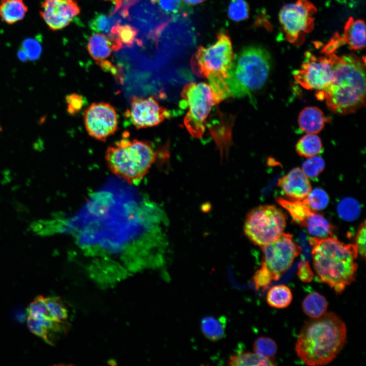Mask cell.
I'll return each instance as SVG.
<instances>
[{
    "mask_svg": "<svg viewBox=\"0 0 366 366\" xmlns=\"http://www.w3.org/2000/svg\"><path fill=\"white\" fill-rule=\"evenodd\" d=\"M333 80L325 88L317 91L318 100H325L329 110L346 115L355 112L365 105L364 60L354 54L327 55Z\"/></svg>",
    "mask_w": 366,
    "mask_h": 366,
    "instance_id": "1",
    "label": "cell"
},
{
    "mask_svg": "<svg viewBox=\"0 0 366 366\" xmlns=\"http://www.w3.org/2000/svg\"><path fill=\"white\" fill-rule=\"evenodd\" d=\"M346 337L345 323L334 313H325L305 323L298 336L295 351L307 365H325L341 352Z\"/></svg>",
    "mask_w": 366,
    "mask_h": 366,
    "instance_id": "2",
    "label": "cell"
},
{
    "mask_svg": "<svg viewBox=\"0 0 366 366\" xmlns=\"http://www.w3.org/2000/svg\"><path fill=\"white\" fill-rule=\"evenodd\" d=\"M309 242L319 280L341 293L355 279L358 254L356 245L344 244L332 236L309 237Z\"/></svg>",
    "mask_w": 366,
    "mask_h": 366,
    "instance_id": "3",
    "label": "cell"
},
{
    "mask_svg": "<svg viewBox=\"0 0 366 366\" xmlns=\"http://www.w3.org/2000/svg\"><path fill=\"white\" fill-rule=\"evenodd\" d=\"M105 158L113 174L137 185L149 171L157 154L150 142L125 137L107 147Z\"/></svg>",
    "mask_w": 366,
    "mask_h": 366,
    "instance_id": "4",
    "label": "cell"
},
{
    "mask_svg": "<svg viewBox=\"0 0 366 366\" xmlns=\"http://www.w3.org/2000/svg\"><path fill=\"white\" fill-rule=\"evenodd\" d=\"M234 56L230 38L222 32L218 34L213 44L207 47L199 46L191 58L193 71L208 80V84L221 101L230 97L227 80Z\"/></svg>",
    "mask_w": 366,
    "mask_h": 366,
    "instance_id": "5",
    "label": "cell"
},
{
    "mask_svg": "<svg viewBox=\"0 0 366 366\" xmlns=\"http://www.w3.org/2000/svg\"><path fill=\"white\" fill-rule=\"evenodd\" d=\"M271 68L269 53L258 46H249L234 58L227 85L230 97L243 98L261 88Z\"/></svg>",
    "mask_w": 366,
    "mask_h": 366,
    "instance_id": "6",
    "label": "cell"
},
{
    "mask_svg": "<svg viewBox=\"0 0 366 366\" xmlns=\"http://www.w3.org/2000/svg\"><path fill=\"white\" fill-rule=\"evenodd\" d=\"M181 97L180 107L188 110L184 125L192 136L201 138L205 132L207 116L212 108L222 101L209 84L202 82L186 85Z\"/></svg>",
    "mask_w": 366,
    "mask_h": 366,
    "instance_id": "7",
    "label": "cell"
},
{
    "mask_svg": "<svg viewBox=\"0 0 366 366\" xmlns=\"http://www.w3.org/2000/svg\"><path fill=\"white\" fill-rule=\"evenodd\" d=\"M285 214L274 205H260L247 215L243 230L245 235L260 247L278 237L286 226Z\"/></svg>",
    "mask_w": 366,
    "mask_h": 366,
    "instance_id": "8",
    "label": "cell"
},
{
    "mask_svg": "<svg viewBox=\"0 0 366 366\" xmlns=\"http://www.w3.org/2000/svg\"><path fill=\"white\" fill-rule=\"evenodd\" d=\"M317 11L310 0H297L282 8L279 20L288 42L295 46L303 43L306 35L314 28L313 16Z\"/></svg>",
    "mask_w": 366,
    "mask_h": 366,
    "instance_id": "9",
    "label": "cell"
},
{
    "mask_svg": "<svg viewBox=\"0 0 366 366\" xmlns=\"http://www.w3.org/2000/svg\"><path fill=\"white\" fill-rule=\"evenodd\" d=\"M262 262L270 271L273 281L278 280L291 266L301 249L288 233H282L271 242L261 247Z\"/></svg>",
    "mask_w": 366,
    "mask_h": 366,
    "instance_id": "10",
    "label": "cell"
},
{
    "mask_svg": "<svg viewBox=\"0 0 366 366\" xmlns=\"http://www.w3.org/2000/svg\"><path fill=\"white\" fill-rule=\"evenodd\" d=\"M296 81L307 89L317 91L327 87L333 80V68L329 57L316 56L308 51L300 68L294 71Z\"/></svg>",
    "mask_w": 366,
    "mask_h": 366,
    "instance_id": "11",
    "label": "cell"
},
{
    "mask_svg": "<svg viewBox=\"0 0 366 366\" xmlns=\"http://www.w3.org/2000/svg\"><path fill=\"white\" fill-rule=\"evenodd\" d=\"M83 121L88 134L99 141H105L118 128L117 112L109 103H93L87 107Z\"/></svg>",
    "mask_w": 366,
    "mask_h": 366,
    "instance_id": "12",
    "label": "cell"
},
{
    "mask_svg": "<svg viewBox=\"0 0 366 366\" xmlns=\"http://www.w3.org/2000/svg\"><path fill=\"white\" fill-rule=\"evenodd\" d=\"M125 114L137 129L158 126L171 116L170 111L152 96L132 97Z\"/></svg>",
    "mask_w": 366,
    "mask_h": 366,
    "instance_id": "13",
    "label": "cell"
},
{
    "mask_svg": "<svg viewBox=\"0 0 366 366\" xmlns=\"http://www.w3.org/2000/svg\"><path fill=\"white\" fill-rule=\"evenodd\" d=\"M79 13L74 0H44L40 15L49 27L55 30L67 26Z\"/></svg>",
    "mask_w": 366,
    "mask_h": 366,
    "instance_id": "14",
    "label": "cell"
},
{
    "mask_svg": "<svg viewBox=\"0 0 366 366\" xmlns=\"http://www.w3.org/2000/svg\"><path fill=\"white\" fill-rule=\"evenodd\" d=\"M278 186L291 200H302L312 190L309 177L299 167L279 179Z\"/></svg>",
    "mask_w": 366,
    "mask_h": 366,
    "instance_id": "15",
    "label": "cell"
},
{
    "mask_svg": "<svg viewBox=\"0 0 366 366\" xmlns=\"http://www.w3.org/2000/svg\"><path fill=\"white\" fill-rule=\"evenodd\" d=\"M66 323L45 319L27 317L29 330L50 345H53L59 335L66 330Z\"/></svg>",
    "mask_w": 366,
    "mask_h": 366,
    "instance_id": "16",
    "label": "cell"
},
{
    "mask_svg": "<svg viewBox=\"0 0 366 366\" xmlns=\"http://www.w3.org/2000/svg\"><path fill=\"white\" fill-rule=\"evenodd\" d=\"M342 39L344 43H347L354 50L364 48L365 46V25L364 21L349 17L345 24Z\"/></svg>",
    "mask_w": 366,
    "mask_h": 366,
    "instance_id": "17",
    "label": "cell"
},
{
    "mask_svg": "<svg viewBox=\"0 0 366 366\" xmlns=\"http://www.w3.org/2000/svg\"><path fill=\"white\" fill-rule=\"evenodd\" d=\"M327 118L318 107H307L303 109L298 116V125L302 131L307 134H316L320 132Z\"/></svg>",
    "mask_w": 366,
    "mask_h": 366,
    "instance_id": "18",
    "label": "cell"
},
{
    "mask_svg": "<svg viewBox=\"0 0 366 366\" xmlns=\"http://www.w3.org/2000/svg\"><path fill=\"white\" fill-rule=\"evenodd\" d=\"M87 49L93 58L99 62L110 56L114 50V46L108 36L97 33L90 37Z\"/></svg>",
    "mask_w": 366,
    "mask_h": 366,
    "instance_id": "19",
    "label": "cell"
},
{
    "mask_svg": "<svg viewBox=\"0 0 366 366\" xmlns=\"http://www.w3.org/2000/svg\"><path fill=\"white\" fill-rule=\"evenodd\" d=\"M277 201L289 212L294 222L304 227L309 217L315 211L311 208L304 199L288 200L279 198Z\"/></svg>",
    "mask_w": 366,
    "mask_h": 366,
    "instance_id": "20",
    "label": "cell"
},
{
    "mask_svg": "<svg viewBox=\"0 0 366 366\" xmlns=\"http://www.w3.org/2000/svg\"><path fill=\"white\" fill-rule=\"evenodd\" d=\"M226 319L224 317L216 318L211 316L203 317L200 328L204 336L211 341H217L225 335Z\"/></svg>",
    "mask_w": 366,
    "mask_h": 366,
    "instance_id": "21",
    "label": "cell"
},
{
    "mask_svg": "<svg viewBox=\"0 0 366 366\" xmlns=\"http://www.w3.org/2000/svg\"><path fill=\"white\" fill-rule=\"evenodd\" d=\"M27 11V7L22 0H5L0 6V16L8 24L21 20Z\"/></svg>",
    "mask_w": 366,
    "mask_h": 366,
    "instance_id": "22",
    "label": "cell"
},
{
    "mask_svg": "<svg viewBox=\"0 0 366 366\" xmlns=\"http://www.w3.org/2000/svg\"><path fill=\"white\" fill-rule=\"evenodd\" d=\"M304 313L311 319L317 318L326 313L327 302L325 298L318 292L309 294L302 302Z\"/></svg>",
    "mask_w": 366,
    "mask_h": 366,
    "instance_id": "23",
    "label": "cell"
},
{
    "mask_svg": "<svg viewBox=\"0 0 366 366\" xmlns=\"http://www.w3.org/2000/svg\"><path fill=\"white\" fill-rule=\"evenodd\" d=\"M292 293L289 287L278 285L272 287L266 295V301L271 307L277 309L287 307L292 300Z\"/></svg>",
    "mask_w": 366,
    "mask_h": 366,
    "instance_id": "24",
    "label": "cell"
},
{
    "mask_svg": "<svg viewBox=\"0 0 366 366\" xmlns=\"http://www.w3.org/2000/svg\"><path fill=\"white\" fill-rule=\"evenodd\" d=\"M309 233L315 237L325 238L332 236V227L324 217L314 211L305 226Z\"/></svg>",
    "mask_w": 366,
    "mask_h": 366,
    "instance_id": "25",
    "label": "cell"
},
{
    "mask_svg": "<svg viewBox=\"0 0 366 366\" xmlns=\"http://www.w3.org/2000/svg\"><path fill=\"white\" fill-rule=\"evenodd\" d=\"M296 150L298 155L304 157L317 156L322 150V141L315 134H308L298 141Z\"/></svg>",
    "mask_w": 366,
    "mask_h": 366,
    "instance_id": "26",
    "label": "cell"
},
{
    "mask_svg": "<svg viewBox=\"0 0 366 366\" xmlns=\"http://www.w3.org/2000/svg\"><path fill=\"white\" fill-rule=\"evenodd\" d=\"M137 30L133 26L116 23L112 28L109 35L120 49L123 46L131 47L135 40Z\"/></svg>",
    "mask_w": 366,
    "mask_h": 366,
    "instance_id": "27",
    "label": "cell"
},
{
    "mask_svg": "<svg viewBox=\"0 0 366 366\" xmlns=\"http://www.w3.org/2000/svg\"><path fill=\"white\" fill-rule=\"evenodd\" d=\"M228 364L232 366L273 365L272 361L263 358L257 354L240 351L229 358Z\"/></svg>",
    "mask_w": 366,
    "mask_h": 366,
    "instance_id": "28",
    "label": "cell"
},
{
    "mask_svg": "<svg viewBox=\"0 0 366 366\" xmlns=\"http://www.w3.org/2000/svg\"><path fill=\"white\" fill-rule=\"evenodd\" d=\"M45 302L49 314L56 321L66 323L68 310L61 298L57 296L45 297Z\"/></svg>",
    "mask_w": 366,
    "mask_h": 366,
    "instance_id": "29",
    "label": "cell"
},
{
    "mask_svg": "<svg viewBox=\"0 0 366 366\" xmlns=\"http://www.w3.org/2000/svg\"><path fill=\"white\" fill-rule=\"evenodd\" d=\"M253 350L260 356L272 361L277 352V346L271 338L260 337L255 341Z\"/></svg>",
    "mask_w": 366,
    "mask_h": 366,
    "instance_id": "30",
    "label": "cell"
},
{
    "mask_svg": "<svg viewBox=\"0 0 366 366\" xmlns=\"http://www.w3.org/2000/svg\"><path fill=\"white\" fill-rule=\"evenodd\" d=\"M360 207L358 201L354 198L347 197L342 200L338 205L339 216L346 221H353L359 216Z\"/></svg>",
    "mask_w": 366,
    "mask_h": 366,
    "instance_id": "31",
    "label": "cell"
},
{
    "mask_svg": "<svg viewBox=\"0 0 366 366\" xmlns=\"http://www.w3.org/2000/svg\"><path fill=\"white\" fill-rule=\"evenodd\" d=\"M114 18L104 13H97L89 21V27L95 33L109 35L116 24Z\"/></svg>",
    "mask_w": 366,
    "mask_h": 366,
    "instance_id": "32",
    "label": "cell"
},
{
    "mask_svg": "<svg viewBox=\"0 0 366 366\" xmlns=\"http://www.w3.org/2000/svg\"><path fill=\"white\" fill-rule=\"evenodd\" d=\"M249 7L245 0H231L228 8V15L234 21H240L248 18Z\"/></svg>",
    "mask_w": 366,
    "mask_h": 366,
    "instance_id": "33",
    "label": "cell"
},
{
    "mask_svg": "<svg viewBox=\"0 0 366 366\" xmlns=\"http://www.w3.org/2000/svg\"><path fill=\"white\" fill-rule=\"evenodd\" d=\"M304 199L311 208L314 211L325 208L329 202L328 195L323 190L320 188L311 190Z\"/></svg>",
    "mask_w": 366,
    "mask_h": 366,
    "instance_id": "34",
    "label": "cell"
},
{
    "mask_svg": "<svg viewBox=\"0 0 366 366\" xmlns=\"http://www.w3.org/2000/svg\"><path fill=\"white\" fill-rule=\"evenodd\" d=\"M325 167L323 159L319 156L310 157L302 165V170L311 179L316 178Z\"/></svg>",
    "mask_w": 366,
    "mask_h": 366,
    "instance_id": "35",
    "label": "cell"
},
{
    "mask_svg": "<svg viewBox=\"0 0 366 366\" xmlns=\"http://www.w3.org/2000/svg\"><path fill=\"white\" fill-rule=\"evenodd\" d=\"M253 280L256 289L259 290L267 288L273 279L270 271L262 262L260 267L254 273Z\"/></svg>",
    "mask_w": 366,
    "mask_h": 366,
    "instance_id": "36",
    "label": "cell"
},
{
    "mask_svg": "<svg viewBox=\"0 0 366 366\" xmlns=\"http://www.w3.org/2000/svg\"><path fill=\"white\" fill-rule=\"evenodd\" d=\"M67 111L70 115H74L81 111L85 105V99L78 94L73 93L66 97Z\"/></svg>",
    "mask_w": 366,
    "mask_h": 366,
    "instance_id": "37",
    "label": "cell"
},
{
    "mask_svg": "<svg viewBox=\"0 0 366 366\" xmlns=\"http://www.w3.org/2000/svg\"><path fill=\"white\" fill-rule=\"evenodd\" d=\"M155 3H157L163 12L168 14H174L178 13L182 7L181 0H151Z\"/></svg>",
    "mask_w": 366,
    "mask_h": 366,
    "instance_id": "38",
    "label": "cell"
},
{
    "mask_svg": "<svg viewBox=\"0 0 366 366\" xmlns=\"http://www.w3.org/2000/svg\"><path fill=\"white\" fill-rule=\"evenodd\" d=\"M23 46V50L26 53L28 59L34 61L39 58L41 52V48L40 45L36 40L25 41Z\"/></svg>",
    "mask_w": 366,
    "mask_h": 366,
    "instance_id": "39",
    "label": "cell"
},
{
    "mask_svg": "<svg viewBox=\"0 0 366 366\" xmlns=\"http://www.w3.org/2000/svg\"><path fill=\"white\" fill-rule=\"evenodd\" d=\"M297 276L301 281L305 283H310L313 280L314 273L308 261L302 260L299 263Z\"/></svg>",
    "mask_w": 366,
    "mask_h": 366,
    "instance_id": "40",
    "label": "cell"
},
{
    "mask_svg": "<svg viewBox=\"0 0 366 366\" xmlns=\"http://www.w3.org/2000/svg\"><path fill=\"white\" fill-rule=\"evenodd\" d=\"M358 253L364 258L365 257V222L359 227L356 236V243Z\"/></svg>",
    "mask_w": 366,
    "mask_h": 366,
    "instance_id": "41",
    "label": "cell"
},
{
    "mask_svg": "<svg viewBox=\"0 0 366 366\" xmlns=\"http://www.w3.org/2000/svg\"><path fill=\"white\" fill-rule=\"evenodd\" d=\"M184 3L190 5H195L203 3L205 0H182Z\"/></svg>",
    "mask_w": 366,
    "mask_h": 366,
    "instance_id": "42",
    "label": "cell"
},
{
    "mask_svg": "<svg viewBox=\"0 0 366 366\" xmlns=\"http://www.w3.org/2000/svg\"><path fill=\"white\" fill-rule=\"evenodd\" d=\"M18 56L19 58L23 62L26 61L28 59L27 56L23 50H20V51L18 52Z\"/></svg>",
    "mask_w": 366,
    "mask_h": 366,
    "instance_id": "43",
    "label": "cell"
},
{
    "mask_svg": "<svg viewBox=\"0 0 366 366\" xmlns=\"http://www.w3.org/2000/svg\"><path fill=\"white\" fill-rule=\"evenodd\" d=\"M114 2L115 4V10H117L121 6V0H108Z\"/></svg>",
    "mask_w": 366,
    "mask_h": 366,
    "instance_id": "44",
    "label": "cell"
},
{
    "mask_svg": "<svg viewBox=\"0 0 366 366\" xmlns=\"http://www.w3.org/2000/svg\"><path fill=\"white\" fill-rule=\"evenodd\" d=\"M2 128L1 126V125H0V133H1V132L2 131Z\"/></svg>",
    "mask_w": 366,
    "mask_h": 366,
    "instance_id": "45",
    "label": "cell"
},
{
    "mask_svg": "<svg viewBox=\"0 0 366 366\" xmlns=\"http://www.w3.org/2000/svg\"><path fill=\"white\" fill-rule=\"evenodd\" d=\"M5 1V0H2V2H3V1Z\"/></svg>",
    "mask_w": 366,
    "mask_h": 366,
    "instance_id": "46",
    "label": "cell"
}]
</instances>
